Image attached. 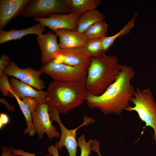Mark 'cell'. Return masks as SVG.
Here are the masks:
<instances>
[{
	"label": "cell",
	"instance_id": "cell-1",
	"mask_svg": "<svg viewBox=\"0 0 156 156\" xmlns=\"http://www.w3.org/2000/svg\"><path fill=\"white\" fill-rule=\"evenodd\" d=\"M135 71L131 66H120V72L115 81L102 94L95 96L88 94L85 99L87 106L98 108L105 115H120L129 107L135 90L131 83Z\"/></svg>",
	"mask_w": 156,
	"mask_h": 156
},
{
	"label": "cell",
	"instance_id": "cell-2",
	"mask_svg": "<svg viewBox=\"0 0 156 156\" xmlns=\"http://www.w3.org/2000/svg\"><path fill=\"white\" fill-rule=\"evenodd\" d=\"M120 66L114 55L92 57L85 83L87 94L95 96L103 94L115 81Z\"/></svg>",
	"mask_w": 156,
	"mask_h": 156
},
{
	"label": "cell",
	"instance_id": "cell-3",
	"mask_svg": "<svg viewBox=\"0 0 156 156\" xmlns=\"http://www.w3.org/2000/svg\"><path fill=\"white\" fill-rule=\"evenodd\" d=\"M46 93L49 109L60 114L67 113L81 105L87 94L84 83L54 80L49 84Z\"/></svg>",
	"mask_w": 156,
	"mask_h": 156
},
{
	"label": "cell",
	"instance_id": "cell-4",
	"mask_svg": "<svg viewBox=\"0 0 156 156\" xmlns=\"http://www.w3.org/2000/svg\"><path fill=\"white\" fill-rule=\"evenodd\" d=\"M130 102L133 105L125 109L129 112H136L139 117L146 124L153 129L155 143L156 144V103L153 94L149 88L141 90L137 87Z\"/></svg>",
	"mask_w": 156,
	"mask_h": 156
},
{
	"label": "cell",
	"instance_id": "cell-5",
	"mask_svg": "<svg viewBox=\"0 0 156 156\" xmlns=\"http://www.w3.org/2000/svg\"><path fill=\"white\" fill-rule=\"evenodd\" d=\"M71 12L67 0H29L21 15L24 17L44 18L52 14Z\"/></svg>",
	"mask_w": 156,
	"mask_h": 156
},
{
	"label": "cell",
	"instance_id": "cell-6",
	"mask_svg": "<svg viewBox=\"0 0 156 156\" xmlns=\"http://www.w3.org/2000/svg\"><path fill=\"white\" fill-rule=\"evenodd\" d=\"M40 70L54 80L80 82L85 84L87 70L57 62L53 59L43 65Z\"/></svg>",
	"mask_w": 156,
	"mask_h": 156
},
{
	"label": "cell",
	"instance_id": "cell-7",
	"mask_svg": "<svg viewBox=\"0 0 156 156\" xmlns=\"http://www.w3.org/2000/svg\"><path fill=\"white\" fill-rule=\"evenodd\" d=\"M49 112L51 122L56 121L60 127L61 131L60 140L55 143V146L60 151L64 146L68 151L69 156H77V148L78 146V142L76 138L77 130L83 126L94 122L95 120L85 115L83 117V121L80 126L74 129H69L62 123L60 118V113L57 110L49 109Z\"/></svg>",
	"mask_w": 156,
	"mask_h": 156
},
{
	"label": "cell",
	"instance_id": "cell-8",
	"mask_svg": "<svg viewBox=\"0 0 156 156\" xmlns=\"http://www.w3.org/2000/svg\"><path fill=\"white\" fill-rule=\"evenodd\" d=\"M32 117L36 133L37 134L39 140L43 138L45 133L50 141L54 138L60 137L61 133L52 124L47 102L38 103L36 111L32 114Z\"/></svg>",
	"mask_w": 156,
	"mask_h": 156
},
{
	"label": "cell",
	"instance_id": "cell-9",
	"mask_svg": "<svg viewBox=\"0 0 156 156\" xmlns=\"http://www.w3.org/2000/svg\"><path fill=\"white\" fill-rule=\"evenodd\" d=\"M42 73L40 70H37L31 67L19 68L13 61H10L3 73L8 76L19 79L38 90H41L45 87L44 82L40 77Z\"/></svg>",
	"mask_w": 156,
	"mask_h": 156
},
{
	"label": "cell",
	"instance_id": "cell-10",
	"mask_svg": "<svg viewBox=\"0 0 156 156\" xmlns=\"http://www.w3.org/2000/svg\"><path fill=\"white\" fill-rule=\"evenodd\" d=\"M84 46L61 48L53 59L57 62L88 70L92 57L86 52Z\"/></svg>",
	"mask_w": 156,
	"mask_h": 156
},
{
	"label": "cell",
	"instance_id": "cell-11",
	"mask_svg": "<svg viewBox=\"0 0 156 156\" xmlns=\"http://www.w3.org/2000/svg\"><path fill=\"white\" fill-rule=\"evenodd\" d=\"M82 14L73 12L66 14H53L47 17L34 19L43 27H48L54 32L64 29L76 31L77 21Z\"/></svg>",
	"mask_w": 156,
	"mask_h": 156
},
{
	"label": "cell",
	"instance_id": "cell-12",
	"mask_svg": "<svg viewBox=\"0 0 156 156\" xmlns=\"http://www.w3.org/2000/svg\"><path fill=\"white\" fill-rule=\"evenodd\" d=\"M57 36L50 31L38 36L36 38L41 52V60L44 65L53 59L60 47L57 40Z\"/></svg>",
	"mask_w": 156,
	"mask_h": 156
},
{
	"label": "cell",
	"instance_id": "cell-13",
	"mask_svg": "<svg viewBox=\"0 0 156 156\" xmlns=\"http://www.w3.org/2000/svg\"><path fill=\"white\" fill-rule=\"evenodd\" d=\"M29 0H0V31L21 14Z\"/></svg>",
	"mask_w": 156,
	"mask_h": 156
},
{
	"label": "cell",
	"instance_id": "cell-14",
	"mask_svg": "<svg viewBox=\"0 0 156 156\" xmlns=\"http://www.w3.org/2000/svg\"><path fill=\"white\" fill-rule=\"evenodd\" d=\"M12 90V98L14 96L20 99L30 97L36 99L38 103L47 102L46 91H37L21 81L11 77L9 80Z\"/></svg>",
	"mask_w": 156,
	"mask_h": 156
},
{
	"label": "cell",
	"instance_id": "cell-15",
	"mask_svg": "<svg viewBox=\"0 0 156 156\" xmlns=\"http://www.w3.org/2000/svg\"><path fill=\"white\" fill-rule=\"evenodd\" d=\"M54 32L59 38V45L61 48L84 47L89 40L83 33H79L76 31L64 29L58 30Z\"/></svg>",
	"mask_w": 156,
	"mask_h": 156
},
{
	"label": "cell",
	"instance_id": "cell-16",
	"mask_svg": "<svg viewBox=\"0 0 156 156\" xmlns=\"http://www.w3.org/2000/svg\"><path fill=\"white\" fill-rule=\"evenodd\" d=\"M46 30L39 23L26 29H12L8 31H0V44L7 42L21 39L23 37L29 34H35L39 36Z\"/></svg>",
	"mask_w": 156,
	"mask_h": 156
},
{
	"label": "cell",
	"instance_id": "cell-17",
	"mask_svg": "<svg viewBox=\"0 0 156 156\" xmlns=\"http://www.w3.org/2000/svg\"><path fill=\"white\" fill-rule=\"evenodd\" d=\"M105 16L96 9L86 12L79 17L77 24L76 31L80 34H83L86 30L94 23L104 21Z\"/></svg>",
	"mask_w": 156,
	"mask_h": 156
},
{
	"label": "cell",
	"instance_id": "cell-18",
	"mask_svg": "<svg viewBox=\"0 0 156 156\" xmlns=\"http://www.w3.org/2000/svg\"><path fill=\"white\" fill-rule=\"evenodd\" d=\"M72 12L83 14L96 9L101 4L100 0H67Z\"/></svg>",
	"mask_w": 156,
	"mask_h": 156
},
{
	"label": "cell",
	"instance_id": "cell-19",
	"mask_svg": "<svg viewBox=\"0 0 156 156\" xmlns=\"http://www.w3.org/2000/svg\"><path fill=\"white\" fill-rule=\"evenodd\" d=\"M138 13H136L133 18L128 22L123 28L118 33L111 36H105L100 39L103 47L105 51L108 50L118 38L130 32L133 27Z\"/></svg>",
	"mask_w": 156,
	"mask_h": 156
},
{
	"label": "cell",
	"instance_id": "cell-20",
	"mask_svg": "<svg viewBox=\"0 0 156 156\" xmlns=\"http://www.w3.org/2000/svg\"><path fill=\"white\" fill-rule=\"evenodd\" d=\"M108 25L104 21L96 22L88 28L83 33L89 40L100 39L107 36Z\"/></svg>",
	"mask_w": 156,
	"mask_h": 156
},
{
	"label": "cell",
	"instance_id": "cell-21",
	"mask_svg": "<svg viewBox=\"0 0 156 156\" xmlns=\"http://www.w3.org/2000/svg\"><path fill=\"white\" fill-rule=\"evenodd\" d=\"M14 98L16 99L26 120L27 127L24 130V133L25 134H28L30 136H33L36 132L33 123L32 113L27 105L20 99L16 96H14Z\"/></svg>",
	"mask_w": 156,
	"mask_h": 156
},
{
	"label": "cell",
	"instance_id": "cell-22",
	"mask_svg": "<svg viewBox=\"0 0 156 156\" xmlns=\"http://www.w3.org/2000/svg\"><path fill=\"white\" fill-rule=\"evenodd\" d=\"M84 47L86 52L92 57H99L105 54L100 39L89 40Z\"/></svg>",
	"mask_w": 156,
	"mask_h": 156
},
{
	"label": "cell",
	"instance_id": "cell-23",
	"mask_svg": "<svg viewBox=\"0 0 156 156\" xmlns=\"http://www.w3.org/2000/svg\"><path fill=\"white\" fill-rule=\"evenodd\" d=\"M78 146L80 149V156H89L91 154V145L93 140L90 139L86 142L84 135H81L78 140Z\"/></svg>",
	"mask_w": 156,
	"mask_h": 156
},
{
	"label": "cell",
	"instance_id": "cell-24",
	"mask_svg": "<svg viewBox=\"0 0 156 156\" xmlns=\"http://www.w3.org/2000/svg\"><path fill=\"white\" fill-rule=\"evenodd\" d=\"M0 90L3 96L12 98V91L8 79V75L4 73L0 77Z\"/></svg>",
	"mask_w": 156,
	"mask_h": 156
},
{
	"label": "cell",
	"instance_id": "cell-25",
	"mask_svg": "<svg viewBox=\"0 0 156 156\" xmlns=\"http://www.w3.org/2000/svg\"><path fill=\"white\" fill-rule=\"evenodd\" d=\"M22 101L27 105L32 113L36 111L38 103L36 99L26 97L23 98Z\"/></svg>",
	"mask_w": 156,
	"mask_h": 156
},
{
	"label": "cell",
	"instance_id": "cell-26",
	"mask_svg": "<svg viewBox=\"0 0 156 156\" xmlns=\"http://www.w3.org/2000/svg\"><path fill=\"white\" fill-rule=\"evenodd\" d=\"M0 57V77L3 74V70L4 69L10 61V59L8 55L5 54H1Z\"/></svg>",
	"mask_w": 156,
	"mask_h": 156
},
{
	"label": "cell",
	"instance_id": "cell-27",
	"mask_svg": "<svg viewBox=\"0 0 156 156\" xmlns=\"http://www.w3.org/2000/svg\"><path fill=\"white\" fill-rule=\"evenodd\" d=\"M1 156H18L13 152L14 149L12 147H7L2 146L1 147Z\"/></svg>",
	"mask_w": 156,
	"mask_h": 156
},
{
	"label": "cell",
	"instance_id": "cell-28",
	"mask_svg": "<svg viewBox=\"0 0 156 156\" xmlns=\"http://www.w3.org/2000/svg\"><path fill=\"white\" fill-rule=\"evenodd\" d=\"M13 152L17 155H21L22 156H35L37 154L36 153H33L27 152L21 149L18 148V149H14ZM45 156H51L50 155H46Z\"/></svg>",
	"mask_w": 156,
	"mask_h": 156
},
{
	"label": "cell",
	"instance_id": "cell-29",
	"mask_svg": "<svg viewBox=\"0 0 156 156\" xmlns=\"http://www.w3.org/2000/svg\"><path fill=\"white\" fill-rule=\"evenodd\" d=\"M9 119L6 114L1 113L0 114V129H1L4 126L9 122Z\"/></svg>",
	"mask_w": 156,
	"mask_h": 156
},
{
	"label": "cell",
	"instance_id": "cell-30",
	"mask_svg": "<svg viewBox=\"0 0 156 156\" xmlns=\"http://www.w3.org/2000/svg\"><path fill=\"white\" fill-rule=\"evenodd\" d=\"M47 150L50 155L52 156H59L58 148L55 145H51L50 146L47 148ZM66 156H69L67 155Z\"/></svg>",
	"mask_w": 156,
	"mask_h": 156
},
{
	"label": "cell",
	"instance_id": "cell-31",
	"mask_svg": "<svg viewBox=\"0 0 156 156\" xmlns=\"http://www.w3.org/2000/svg\"><path fill=\"white\" fill-rule=\"evenodd\" d=\"M0 102L5 106L8 111H14L15 108L14 106L10 105L5 98H0Z\"/></svg>",
	"mask_w": 156,
	"mask_h": 156
},
{
	"label": "cell",
	"instance_id": "cell-32",
	"mask_svg": "<svg viewBox=\"0 0 156 156\" xmlns=\"http://www.w3.org/2000/svg\"><path fill=\"white\" fill-rule=\"evenodd\" d=\"M98 155L99 156H102L101 155V153H100L98 154Z\"/></svg>",
	"mask_w": 156,
	"mask_h": 156
},
{
	"label": "cell",
	"instance_id": "cell-33",
	"mask_svg": "<svg viewBox=\"0 0 156 156\" xmlns=\"http://www.w3.org/2000/svg\"><path fill=\"white\" fill-rule=\"evenodd\" d=\"M18 156H21V155H18Z\"/></svg>",
	"mask_w": 156,
	"mask_h": 156
}]
</instances>
